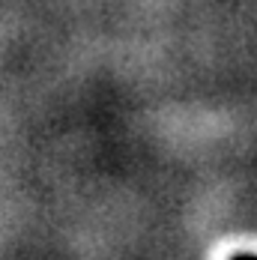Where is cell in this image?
Returning <instances> with one entry per match:
<instances>
[{
    "instance_id": "1",
    "label": "cell",
    "mask_w": 257,
    "mask_h": 260,
    "mask_svg": "<svg viewBox=\"0 0 257 260\" xmlns=\"http://www.w3.org/2000/svg\"><path fill=\"white\" fill-rule=\"evenodd\" d=\"M231 260H254V257H251V251H236Z\"/></svg>"
}]
</instances>
